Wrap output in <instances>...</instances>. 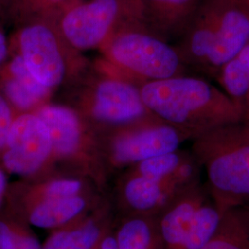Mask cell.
I'll return each instance as SVG.
<instances>
[{
	"mask_svg": "<svg viewBox=\"0 0 249 249\" xmlns=\"http://www.w3.org/2000/svg\"><path fill=\"white\" fill-rule=\"evenodd\" d=\"M141 95L148 110L194 138L216 126L246 120L223 89L199 78L175 76L149 81Z\"/></svg>",
	"mask_w": 249,
	"mask_h": 249,
	"instance_id": "obj_1",
	"label": "cell"
},
{
	"mask_svg": "<svg viewBox=\"0 0 249 249\" xmlns=\"http://www.w3.org/2000/svg\"><path fill=\"white\" fill-rule=\"evenodd\" d=\"M183 32L182 60L216 77L249 44V0H200Z\"/></svg>",
	"mask_w": 249,
	"mask_h": 249,
	"instance_id": "obj_2",
	"label": "cell"
},
{
	"mask_svg": "<svg viewBox=\"0 0 249 249\" xmlns=\"http://www.w3.org/2000/svg\"><path fill=\"white\" fill-rule=\"evenodd\" d=\"M192 141L191 153L206 172L205 185L220 213L249 203V122L219 125Z\"/></svg>",
	"mask_w": 249,
	"mask_h": 249,
	"instance_id": "obj_3",
	"label": "cell"
},
{
	"mask_svg": "<svg viewBox=\"0 0 249 249\" xmlns=\"http://www.w3.org/2000/svg\"><path fill=\"white\" fill-rule=\"evenodd\" d=\"M111 51L117 62L150 81L177 76L183 63L177 50L142 32L118 36Z\"/></svg>",
	"mask_w": 249,
	"mask_h": 249,
	"instance_id": "obj_4",
	"label": "cell"
},
{
	"mask_svg": "<svg viewBox=\"0 0 249 249\" xmlns=\"http://www.w3.org/2000/svg\"><path fill=\"white\" fill-rule=\"evenodd\" d=\"M52 154L51 139L43 121L37 116L23 115L13 120L0 160L7 172L32 177Z\"/></svg>",
	"mask_w": 249,
	"mask_h": 249,
	"instance_id": "obj_5",
	"label": "cell"
},
{
	"mask_svg": "<svg viewBox=\"0 0 249 249\" xmlns=\"http://www.w3.org/2000/svg\"><path fill=\"white\" fill-rule=\"evenodd\" d=\"M128 9L141 8L137 0H89L76 4L64 12L61 29L74 46L89 48L98 45Z\"/></svg>",
	"mask_w": 249,
	"mask_h": 249,
	"instance_id": "obj_6",
	"label": "cell"
},
{
	"mask_svg": "<svg viewBox=\"0 0 249 249\" xmlns=\"http://www.w3.org/2000/svg\"><path fill=\"white\" fill-rule=\"evenodd\" d=\"M193 139L192 134L167 123L142 126L116 138L112 159L118 165L136 164L177 151L181 143Z\"/></svg>",
	"mask_w": 249,
	"mask_h": 249,
	"instance_id": "obj_7",
	"label": "cell"
},
{
	"mask_svg": "<svg viewBox=\"0 0 249 249\" xmlns=\"http://www.w3.org/2000/svg\"><path fill=\"white\" fill-rule=\"evenodd\" d=\"M21 57L28 70L47 88L58 85L65 66L53 32L43 23L25 27L19 34Z\"/></svg>",
	"mask_w": 249,
	"mask_h": 249,
	"instance_id": "obj_8",
	"label": "cell"
},
{
	"mask_svg": "<svg viewBox=\"0 0 249 249\" xmlns=\"http://www.w3.org/2000/svg\"><path fill=\"white\" fill-rule=\"evenodd\" d=\"M192 186L132 173L120 187L118 202L125 215L157 216L171 201Z\"/></svg>",
	"mask_w": 249,
	"mask_h": 249,
	"instance_id": "obj_9",
	"label": "cell"
},
{
	"mask_svg": "<svg viewBox=\"0 0 249 249\" xmlns=\"http://www.w3.org/2000/svg\"><path fill=\"white\" fill-rule=\"evenodd\" d=\"M111 231V205L107 199H103L89 213L51 231L42 249H96Z\"/></svg>",
	"mask_w": 249,
	"mask_h": 249,
	"instance_id": "obj_10",
	"label": "cell"
},
{
	"mask_svg": "<svg viewBox=\"0 0 249 249\" xmlns=\"http://www.w3.org/2000/svg\"><path fill=\"white\" fill-rule=\"evenodd\" d=\"M210 195L198 182L188 187L157 215L163 249H183L190 233L196 211Z\"/></svg>",
	"mask_w": 249,
	"mask_h": 249,
	"instance_id": "obj_11",
	"label": "cell"
},
{
	"mask_svg": "<svg viewBox=\"0 0 249 249\" xmlns=\"http://www.w3.org/2000/svg\"><path fill=\"white\" fill-rule=\"evenodd\" d=\"M103 199L88 192L39 202L20 213L8 210L18 214L31 226L53 231L89 213Z\"/></svg>",
	"mask_w": 249,
	"mask_h": 249,
	"instance_id": "obj_12",
	"label": "cell"
},
{
	"mask_svg": "<svg viewBox=\"0 0 249 249\" xmlns=\"http://www.w3.org/2000/svg\"><path fill=\"white\" fill-rule=\"evenodd\" d=\"M141 90L134 86L108 80L99 85L93 113L104 121L124 123L138 119L145 114Z\"/></svg>",
	"mask_w": 249,
	"mask_h": 249,
	"instance_id": "obj_13",
	"label": "cell"
},
{
	"mask_svg": "<svg viewBox=\"0 0 249 249\" xmlns=\"http://www.w3.org/2000/svg\"><path fill=\"white\" fill-rule=\"evenodd\" d=\"M88 192L89 191L86 185L79 178H52L36 184L9 187L4 205L12 212L20 213L39 202Z\"/></svg>",
	"mask_w": 249,
	"mask_h": 249,
	"instance_id": "obj_14",
	"label": "cell"
},
{
	"mask_svg": "<svg viewBox=\"0 0 249 249\" xmlns=\"http://www.w3.org/2000/svg\"><path fill=\"white\" fill-rule=\"evenodd\" d=\"M37 116L48 130L53 155L62 158H74L80 155L82 134L79 120L72 111L65 107H46Z\"/></svg>",
	"mask_w": 249,
	"mask_h": 249,
	"instance_id": "obj_15",
	"label": "cell"
},
{
	"mask_svg": "<svg viewBox=\"0 0 249 249\" xmlns=\"http://www.w3.org/2000/svg\"><path fill=\"white\" fill-rule=\"evenodd\" d=\"M114 234L117 249H163L157 216L125 215Z\"/></svg>",
	"mask_w": 249,
	"mask_h": 249,
	"instance_id": "obj_16",
	"label": "cell"
},
{
	"mask_svg": "<svg viewBox=\"0 0 249 249\" xmlns=\"http://www.w3.org/2000/svg\"><path fill=\"white\" fill-rule=\"evenodd\" d=\"M215 78L249 122V44L226 63Z\"/></svg>",
	"mask_w": 249,
	"mask_h": 249,
	"instance_id": "obj_17",
	"label": "cell"
},
{
	"mask_svg": "<svg viewBox=\"0 0 249 249\" xmlns=\"http://www.w3.org/2000/svg\"><path fill=\"white\" fill-rule=\"evenodd\" d=\"M201 249H249V203L224 213L213 235Z\"/></svg>",
	"mask_w": 249,
	"mask_h": 249,
	"instance_id": "obj_18",
	"label": "cell"
},
{
	"mask_svg": "<svg viewBox=\"0 0 249 249\" xmlns=\"http://www.w3.org/2000/svg\"><path fill=\"white\" fill-rule=\"evenodd\" d=\"M142 16L148 15L159 26L183 30L200 0H137Z\"/></svg>",
	"mask_w": 249,
	"mask_h": 249,
	"instance_id": "obj_19",
	"label": "cell"
},
{
	"mask_svg": "<svg viewBox=\"0 0 249 249\" xmlns=\"http://www.w3.org/2000/svg\"><path fill=\"white\" fill-rule=\"evenodd\" d=\"M7 215L9 225L12 229L16 241L17 249H42V245L38 240L31 225L26 223L18 214L14 213L8 209H2Z\"/></svg>",
	"mask_w": 249,
	"mask_h": 249,
	"instance_id": "obj_20",
	"label": "cell"
},
{
	"mask_svg": "<svg viewBox=\"0 0 249 249\" xmlns=\"http://www.w3.org/2000/svg\"><path fill=\"white\" fill-rule=\"evenodd\" d=\"M9 71L11 76L18 80V82L25 87L36 98L45 97L48 92V88L39 82L36 77L28 70L26 64L21 55L16 56L9 65Z\"/></svg>",
	"mask_w": 249,
	"mask_h": 249,
	"instance_id": "obj_21",
	"label": "cell"
},
{
	"mask_svg": "<svg viewBox=\"0 0 249 249\" xmlns=\"http://www.w3.org/2000/svg\"><path fill=\"white\" fill-rule=\"evenodd\" d=\"M4 89L9 101L19 109L26 110L33 107L38 99L23 87L18 80L13 77L6 81Z\"/></svg>",
	"mask_w": 249,
	"mask_h": 249,
	"instance_id": "obj_22",
	"label": "cell"
},
{
	"mask_svg": "<svg viewBox=\"0 0 249 249\" xmlns=\"http://www.w3.org/2000/svg\"><path fill=\"white\" fill-rule=\"evenodd\" d=\"M4 0H1V3ZM18 12H33L42 9H57L66 6L72 0H6Z\"/></svg>",
	"mask_w": 249,
	"mask_h": 249,
	"instance_id": "obj_23",
	"label": "cell"
},
{
	"mask_svg": "<svg viewBox=\"0 0 249 249\" xmlns=\"http://www.w3.org/2000/svg\"><path fill=\"white\" fill-rule=\"evenodd\" d=\"M13 118L7 101L0 95V154L4 150Z\"/></svg>",
	"mask_w": 249,
	"mask_h": 249,
	"instance_id": "obj_24",
	"label": "cell"
},
{
	"mask_svg": "<svg viewBox=\"0 0 249 249\" xmlns=\"http://www.w3.org/2000/svg\"><path fill=\"white\" fill-rule=\"evenodd\" d=\"M0 249H17L8 217L2 209L0 210Z\"/></svg>",
	"mask_w": 249,
	"mask_h": 249,
	"instance_id": "obj_25",
	"label": "cell"
},
{
	"mask_svg": "<svg viewBox=\"0 0 249 249\" xmlns=\"http://www.w3.org/2000/svg\"><path fill=\"white\" fill-rule=\"evenodd\" d=\"M8 179L7 176L4 169L0 168V210L2 209L6 196H7V192H8Z\"/></svg>",
	"mask_w": 249,
	"mask_h": 249,
	"instance_id": "obj_26",
	"label": "cell"
},
{
	"mask_svg": "<svg viewBox=\"0 0 249 249\" xmlns=\"http://www.w3.org/2000/svg\"><path fill=\"white\" fill-rule=\"evenodd\" d=\"M96 249H117L116 238L113 231H110L107 236L100 243Z\"/></svg>",
	"mask_w": 249,
	"mask_h": 249,
	"instance_id": "obj_27",
	"label": "cell"
},
{
	"mask_svg": "<svg viewBox=\"0 0 249 249\" xmlns=\"http://www.w3.org/2000/svg\"><path fill=\"white\" fill-rule=\"evenodd\" d=\"M7 41L4 34L0 31V63L4 60L7 55Z\"/></svg>",
	"mask_w": 249,
	"mask_h": 249,
	"instance_id": "obj_28",
	"label": "cell"
},
{
	"mask_svg": "<svg viewBox=\"0 0 249 249\" xmlns=\"http://www.w3.org/2000/svg\"><path fill=\"white\" fill-rule=\"evenodd\" d=\"M0 4H1V0H0Z\"/></svg>",
	"mask_w": 249,
	"mask_h": 249,
	"instance_id": "obj_29",
	"label": "cell"
},
{
	"mask_svg": "<svg viewBox=\"0 0 249 249\" xmlns=\"http://www.w3.org/2000/svg\"></svg>",
	"mask_w": 249,
	"mask_h": 249,
	"instance_id": "obj_30",
	"label": "cell"
}]
</instances>
